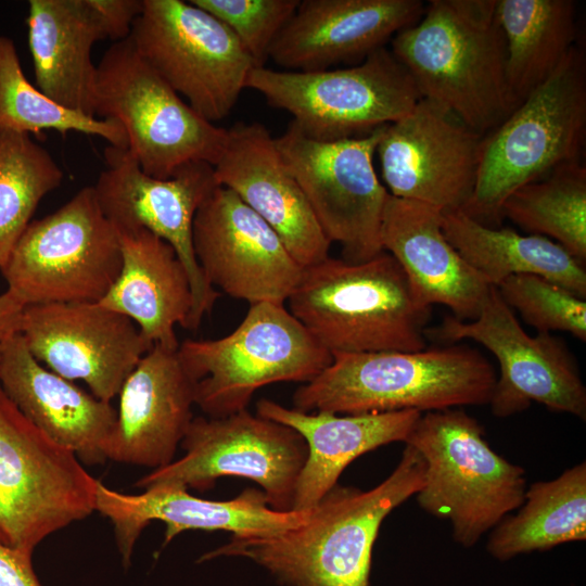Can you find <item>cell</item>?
Here are the masks:
<instances>
[{
    "mask_svg": "<svg viewBox=\"0 0 586 586\" xmlns=\"http://www.w3.org/2000/svg\"><path fill=\"white\" fill-rule=\"evenodd\" d=\"M423 475L422 457L406 444L396 468L375 487L335 485L297 526L272 535L232 536L199 562L245 558L283 586H369L380 526L420 491Z\"/></svg>",
    "mask_w": 586,
    "mask_h": 586,
    "instance_id": "obj_1",
    "label": "cell"
},
{
    "mask_svg": "<svg viewBox=\"0 0 586 586\" xmlns=\"http://www.w3.org/2000/svg\"><path fill=\"white\" fill-rule=\"evenodd\" d=\"M497 0H431L391 51L421 98L435 101L484 136L519 105L507 79Z\"/></svg>",
    "mask_w": 586,
    "mask_h": 586,
    "instance_id": "obj_2",
    "label": "cell"
},
{
    "mask_svg": "<svg viewBox=\"0 0 586 586\" xmlns=\"http://www.w3.org/2000/svg\"><path fill=\"white\" fill-rule=\"evenodd\" d=\"M497 373L477 351L447 346L418 352L335 353L292 396L302 412L421 413L488 404Z\"/></svg>",
    "mask_w": 586,
    "mask_h": 586,
    "instance_id": "obj_3",
    "label": "cell"
},
{
    "mask_svg": "<svg viewBox=\"0 0 586 586\" xmlns=\"http://www.w3.org/2000/svg\"><path fill=\"white\" fill-rule=\"evenodd\" d=\"M286 302L331 354L426 348L431 307L416 297L403 268L385 251L360 263L329 256L303 268Z\"/></svg>",
    "mask_w": 586,
    "mask_h": 586,
    "instance_id": "obj_4",
    "label": "cell"
},
{
    "mask_svg": "<svg viewBox=\"0 0 586 586\" xmlns=\"http://www.w3.org/2000/svg\"><path fill=\"white\" fill-rule=\"evenodd\" d=\"M586 135V59L574 46L552 75L483 136L473 192L461 209L500 226V208L517 188L581 161Z\"/></svg>",
    "mask_w": 586,
    "mask_h": 586,
    "instance_id": "obj_5",
    "label": "cell"
},
{
    "mask_svg": "<svg viewBox=\"0 0 586 586\" xmlns=\"http://www.w3.org/2000/svg\"><path fill=\"white\" fill-rule=\"evenodd\" d=\"M404 443L424 462L418 505L448 520L454 540L464 548L524 501V469L492 449L479 421L463 409L421 413Z\"/></svg>",
    "mask_w": 586,
    "mask_h": 586,
    "instance_id": "obj_6",
    "label": "cell"
},
{
    "mask_svg": "<svg viewBox=\"0 0 586 586\" xmlns=\"http://www.w3.org/2000/svg\"><path fill=\"white\" fill-rule=\"evenodd\" d=\"M194 403L209 418L247 409L254 393L277 382H309L332 361L284 304H251L241 323L216 340L179 343Z\"/></svg>",
    "mask_w": 586,
    "mask_h": 586,
    "instance_id": "obj_7",
    "label": "cell"
},
{
    "mask_svg": "<svg viewBox=\"0 0 586 586\" xmlns=\"http://www.w3.org/2000/svg\"><path fill=\"white\" fill-rule=\"evenodd\" d=\"M94 115L118 122L141 169L160 179L191 162L214 166L227 141V129L184 102L129 37L113 42L97 65Z\"/></svg>",
    "mask_w": 586,
    "mask_h": 586,
    "instance_id": "obj_8",
    "label": "cell"
},
{
    "mask_svg": "<svg viewBox=\"0 0 586 586\" xmlns=\"http://www.w3.org/2000/svg\"><path fill=\"white\" fill-rule=\"evenodd\" d=\"M98 482L0 384V544L33 557L46 537L95 510Z\"/></svg>",
    "mask_w": 586,
    "mask_h": 586,
    "instance_id": "obj_9",
    "label": "cell"
},
{
    "mask_svg": "<svg viewBox=\"0 0 586 586\" xmlns=\"http://www.w3.org/2000/svg\"><path fill=\"white\" fill-rule=\"evenodd\" d=\"M245 88L289 112L301 131L318 141L366 136L402 118L421 99L407 69L385 47L347 68L294 72L254 67Z\"/></svg>",
    "mask_w": 586,
    "mask_h": 586,
    "instance_id": "obj_10",
    "label": "cell"
},
{
    "mask_svg": "<svg viewBox=\"0 0 586 586\" xmlns=\"http://www.w3.org/2000/svg\"><path fill=\"white\" fill-rule=\"evenodd\" d=\"M122 268L119 233L93 189H80L41 219L31 220L1 272L26 306L99 302Z\"/></svg>",
    "mask_w": 586,
    "mask_h": 586,
    "instance_id": "obj_11",
    "label": "cell"
},
{
    "mask_svg": "<svg viewBox=\"0 0 586 586\" xmlns=\"http://www.w3.org/2000/svg\"><path fill=\"white\" fill-rule=\"evenodd\" d=\"M129 38L141 58L203 118L229 115L256 67L218 18L182 0H143Z\"/></svg>",
    "mask_w": 586,
    "mask_h": 586,
    "instance_id": "obj_12",
    "label": "cell"
},
{
    "mask_svg": "<svg viewBox=\"0 0 586 586\" xmlns=\"http://www.w3.org/2000/svg\"><path fill=\"white\" fill-rule=\"evenodd\" d=\"M180 446V459L152 470L136 486L206 491L219 477L238 476L257 483L270 508L292 511L307 459L306 442L294 429L247 409L220 418L193 417Z\"/></svg>",
    "mask_w": 586,
    "mask_h": 586,
    "instance_id": "obj_13",
    "label": "cell"
},
{
    "mask_svg": "<svg viewBox=\"0 0 586 586\" xmlns=\"http://www.w3.org/2000/svg\"><path fill=\"white\" fill-rule=\"evenodd\" d=\"M384 126L362 137L318 141L291 122L275 138L322 232L330 243L341 244L346 262H365L383 252L380 232L388 192L372 161Z\"/></svg>",
    "mask_w": 586,
    "mask_h": 586,
    "instance_id": "obj_14",
    "label": "cell"
},
{
    "mask_svg": "<svg viewBox=\"0 0 586 586\" xmlns=\"http://www.w3.org/2000/svg\"><path fill=\"white\" fill-rule=\"evenodd\" d=\"M104 157L105 168L93 186L103 214L118 233L148 230L175 250L187 270L193 296L188 329H198L219 297L206 280L193 247L195 214L219 186L214 166L191 162L160 179L145 174L127 148L109 145Z\"/></svg>",
    "mask_w": 586,
    "mask_h": 586,
    "instance_id": "obj_15",
    "label": "cell"
},
{
    "mask_svg": "<svg viewBox=\"0 0 586 586\" xmlns=\"http://www.w3.org/2000/svg\"><path fill=\"white\" fill-rule=\"evenodd\" d=\"M426 336L444 342L472 340L497 358L499 374L488 405L507 418L538 403L552 411L586 419V387L565 343L552 333L530 335L492 286L477 317H446Z\"/></svg>",
    "mask_w": 586,
    "mask_h": 586,
    "instance_id": "obj_16",
    "label": "cell"
},
{
    "mask_svg": "<svg viewBox=\"0 0 586 586\" xmlns=\"http://www.w3.org/2000/svg\"><path fill=\"white\" fill-rule=\"evenodd\" d=\"M482 138L444 105L421 98L383 127L378 142L388 193L443 213L462 209L474 189Z\"/></svg>",
    "mask_w": 586,
    "mask_h": 586,
    "instance_id": "obj_17",
    "label": "cell"
},
{
    "mask_svg": "<svg viewBox=\"0 0 586 586\" xmlns=\"http://www.w3.org/2000/svg\"><path fill=\"white\" fill-rule=\"evenodd\" d=\"M20 333L40 364L69 381H84L105 402L118 395L152 347L131 319L98 302L27 305Z\"/></svg>",
    "mask_w": 586,
    "mask_h": 586,
    "instance_id": "obj_18",
    "label": "cell"
},
{
    "mask_svg": "<svg viewBox=\"0 0 586 586\" xmlns=\"http://www.w3.org/2000/svg\"><path fill=\"white\" fill-rule=\"evenodd\" d=\"M193 247L208 283L250 305L284 304L303 272L272 228L222 186L195 214Z\"/></svg>",
    "mask_w": 586,
    "mask_h": 586,
    "instance_id": "obj_19",
    "label": "cell"
},
{
    "mask_svg": "<svg viewBox=\"0 0 586 586\" xmlns=\"http://www.w3.org/2000/svg\"><path fill=\"white\" fill-rule=\"evenodd\" d=\"M227 131L214 165L217 183L267 222L303 268L329 257L331 243L269 130L259 123L241 122Z\"/></svg>",
    "mask_w": 586,
    "mask_h": 586,
    "instance_id": "obj_20",
    "label": "cell"
},
{
    "mask_svg": "<svg viewBox=\"0 0 586 586\" xmlns=\"http://www.w3.org/2000/svg\"><path fill=\"white\" fill-rule=\"evenodd\" d=\"M95 510L114 526L125 566L130 564L133 546L151 521L166 525L163 546L188 530L227 531L232 536H265L295 527L309 510L277 511L264 493L246 488L229 500L194 497L180 487H157L142 494H123L98 482Z\"/></svg>",
    "mask_w": 586,
    "mask_h": 586,
    "instance_id": "obj_21",
    "label": "cell"
},
{
    "mask_svg": "<svg viewBox=\"0 0 586 586\" xmlns=\"http://www.w3.org/2000/svg\"><path fill=\"white\" fill-rule=\"evenodd\" d=\"M423 11L419 0H304L275 39L269 59L294 72L364 60Z\"/></svg>",
    "mask_w": 586,
    "mask_h": 586,
    "instance_id": "obj_22",
    "label": "cell"
},
{
    "mask_svg": "<svg viewBox=\"0 0 586 586\" xmlns=\"http://www.w3.org/2000/svg\"><path fill=\"white\" fill-rule=\"evenodd\" d=\"M177 349L153 345L125 380L106 459L153 470L175 460L195 405L193 383Z\"/></svg>",
    "mask_w": 586,
    "mask_h": 586,
    "instance_id": "obj_23",
    "label": "cell"
},
{
    "mask_svg": "<svg viewBox=\"0 0 586 586\" xmlns=\"http://www.w3.org/2000/svg\"><path fill=\"white\" fill-rule=\"evenodd\" d=\"M0 384L23 415L86 464L106 460L117 410L55 372L29 352L21 333L1 343Z\"/></svg>",
    "mask_w": 586,
    "mask_h": 586,
    "instance_id": "obj_24",
    "label": "cell"
},
{
    "mask_svg": "<svg viewBox=\"0 0 586 586\" xmlns=\"http://www.w3.org/2000/svg\"><path fill=\"white\" fill-rule=\"evenodd\" d=\"M442 222L441 209L388 193L382 215L381 245L400 265L423 305H444L455 318L473 320L492 286L449 243Z\"/></svg>",
    "mask_w": 586,
    "mask_h": 586,
    "instance_id": "obj_25",
    "label": "cell"
},
{
    "mask_svg": "<svg viewBox=\"0 0 586 586\" xmlns=\"http://www.w3.org/2000/svg\"><path fill=\"white\" fill-rule=\"evenodd\" d=\"M256 413L294 429L306 442L307 459L297 482L294 511L315 507L359 456L391 443L405 442L421 416L416 410L344 416L302 412L266 398L257 402Z\"/></svg>",
    "mask_w": 586,
    "mask_h": 586,
    "instance_id": "obj_26",
    "label": "cell"
},
{
    "mask_svg": "<svg viewBox=\"0 0 586 586\" xmlns=\"http://www.w3.org/2000/svg\"><path fill=\"white\" fill-rule=\"evenodd\" d=\"M36 87L73 111L94 115L92 48L109 39L92 0H30L26 18Z\"/></svg>",
    "mask_w": 586,
    "mask_h": 586,
    "instance_id": "obj_27",
    "label": "cell"
},
{
    "mask_svg": "<svg viewBox=\"0 0 586 586\" xmlns=\"http://www.w3.org/2000/svg\"><path fill=\"white\" fill-rule=\"evenodd\" d=\"M122 268L98 303L131 319L152 346L177 349L175 327L188 329L193 296L175 250L148 230L119 233Z\"/></svg>",
    "mask_w": 586,
    "mask_h": 586,
    "instance_id": "obj_28",
    "label": "cell"
},
{
    "mask_svg": "<svg viewBox=\"0 0 586 586\" xmlns=\"http://www.w3.org/2000/svg\"><path fill=\"white\" fill-rule=\"evenodd\" d=\"M443 232L467 264L491 286L513 275L544 277L586 297L583 263L560 244L537 234L485 226L461 209L443 213Z\"/></svg>",
    "mask_w": 586,
    "mask_h": 586,
    "instance_id": "obj_29",
    "label": "cell"
},
{
    "mask_svg": "<svg viewBox=\"0 0 586 586\" xmlns=\"http://www.w3.org/2000/svg\"><path fill=\"white\" fill-rule=\"evenodd\" d=\"M586 539V462L531 484L517 512L489 533L487 552L500 561Z\"/></svg>",
    "mask_w": 586,
    "mask_h": 586,
    "instance_id": "obj_30",
    "label": "cell"
},
{
    "mask_svg": "<svg viewBox=\"0 0 586 586\" xmlns=\"http://www.w3.org/2000/svg\"><path fill=\"white\" fill-rule=\"evenodd\" d=\"M507 50V79L520 104L547 80L575 46L572 0H497Z\"/></svg>",
    "mask_w": 586,
    "mask_h": 586,
    "instance_id": "obj_31",
    "label": "cell"
},
{
    "mask_svg": "<svg viewBox=\"0 0 586 586\" xmlns=\"http://www.w3.org/2000/svg\"><path fill=\"white\" fill-rule=\"evenodd\" d=\"M530 234L560 244L584 264L586 259V168L581 161L562 164L547 176L512 191L500 208Z\"/></svg>",
    "mask_w": 586,
    "mask_h": 586,
    "instance_id": "obj_32",
    "label": "cell"
},
{
    "mask_svg": "<svg viewBox=\"0 0 586 586\" xmlns=\"http://www.w3.org/2000/svg\"><path fill=\"white\" fill-rule=\"evenodd\" d=\"M0 130L28 135L54 130L63 137L73 131L100 137L115 148L128 145L118 122L73 111L29 82L15 43L7 36H0Z\"/></svg>",
    "mask_w": 586,
    "mask_h": 586,
    "instance_id": "obj_33",
    "label": "cell"
},
{
    "mask_svg": "<svg viewBox=\"0 0 586 586\" xmlns=\"http://www.w3.org/2000/svg\"><path fill=\"white\" fill-rule=\"evenodd\" d=\"M62 180L61 167L30 135L0 130V269L31 222L40 201Z\"/></svg>",
    "mask_w": 586,
    "mask_h": 586,
    "instance_id": "obj_34",
    "label": "cell"
},
{
    "mask_svg": "<svg viewBox=\"0 0 586 586\" xmlns=\"http://www.w3.org/2000/svg\"><path fill=\"white\" fill-rule=\"evenodd\" d=\"M502 301L538 332H569L586 340V302L552 281L530 273L513 275L495 286Z\"/></svg>",
    "mask_w": 586,
    "mask_h": 586,
    "instance_id": "obj_35",
    "label": "cell"
},
{
    "mask_svg": "<svg viewBox=\"0 0 586 586\" xmlns=\"http://www.w3.org/2000/svg\"><path fill=\"white\" fill-rule=\"evenodd\" d=\"M222 22L239 39L256 67L265 66L270 48L301 0H190Z\"/></svg>",
    "mask_w": 586,
    "mask_h": 586,
    "instance_id": "obj_36",
    "label": "cell"
},
{
    "mask_svg": "<svg viewBox=\"0 0 586 586\" xmlns=\"http://www.w3.org/2000/svg\"><path fill=\"white\" fill-rule=\"evenodd\" d=\"M114 42L130 36L132 25L143 9V0H92Z\"/></svg>",
    "mask_w": 586,
    "mask_h": 586,
    "instance_id": "obj_37",
    "label": "cell"
},
{
    "mask_svg": "<svg viewBox=\"0 0 586 586\" xmlns=\"http://www.w3.org/2000/svg\"><path fill=\"white\" fill-rule=\"evenodd\" d=\"M0 586H42L31 557L0 544Z\"/></svg>",
    "mask_w": 586,
    "mask_h": 586,
    "instance_id": "obj_38",
    "label": "cell"
},
{
    "mask_svg": "<svg viewBox=\"0 0 586 586\" xmlns=\"http://www.w3.org/2000/svg\"><path fill=\"white\" fill-rule=\"evenodd\" d=\"M25 304L12 292L0 294V344L21 332Z\"/></svg>",
    "mask_w": 586,
    "mask_h": 586,
    "instance_id": "obj_39",
    "label": "cell"
},
{
    "mask_svg": "<svg viewBox=\"0 0 586 586\" xmlns=\"http://www.w3.org/2000/svg\"><path fill=\"white\" fill-rule=\"evenodd\" d=\"M0 354H1V344H0Z\"/></svg>",
    "mask_w": 586,
    "mask_h": 586,
    "instance_id": "obj_40",
    "label": "cell"
}]
</instances>
